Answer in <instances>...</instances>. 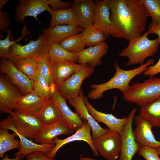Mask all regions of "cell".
Instances as JSON below:
<instances>
[{"mask_svg": "<svg viewBox=\"0 0 160 160\" xmlns=\"http://www.w3.org/2000/svg\"><path fill=\"white\" fill-rule=\"evenodd\" d=\"M70 104L75 108L77 113L83 120L87 121L92 132V135L94 140L105 133L108 129L102 128L89 112L85 104L83 92L81 90L77 97L68 100Z\"/></svg>", "mask_w": 160, "mask_h": 160, "instance_id": "16", "label": "cell"}, {"mask_svg": "<svg viewBox=\"0 0 160 160\" xmlns=\"http://www.w3.org/2000/svg\"><path fill=\"white\" fill-rule=\"evenodd\" d=\"M155 60L153 59L147 62L136 68L124 70L119 66L117 62L115 61L113 66L115 73L108 81L100 84H92V90L88 94V97L91 99L96 100L102 97L103 93L108 90L113 89L119 90L124 94L129 88V83L136 76L143 73L150 65L154 64Z\"/></svg>", "mask_w": 160, "mask_h": 160, "instance_id": "2", "label": "cell"}, {"mask_svg": "<svg viewBox=\"0 0 160 160\" xmlns=\"http://www.w3.org/2000/svg\"><path fill=\"white\" fill-rule=\"evenodd\" d=\"M73 132V130L60 119L53 124L44 125L40 134L34 140L39 144L55 143L53 139L57 136L70 135Z\"/></svg>", "mask_w": 160, "mask_h": 160, "instance_id": "20", "label": "cell"}, {"mask_svg": "<svg viewBox=\"0 0 160 160\" xmlns=\"http://www.w3.org/2000/svg\"><path fill=\"white\" fill-rule=\"evenodd\" d=\"M38 73L47 81L52 88L56 87L54 80V69L53 63L47 57L39 59L37 65Z\"/></svg>", "mask_w": 160, "mask_h": 160, "instance_id": "32", "label": "cell"}, {"mask_svg": "<svg viewBox=\"0 0 160 160\" xmlns=\"http://www.w3.org/2000/svg\"><path fill=\"white\" fill-rule=\"evenodd\" d=\"M137 109L133 108L129 114L127 121L121 136V148L119 160H132L140 145L135 141L133 134L132 122Z\"/></svg>", "mask_w": 160, "mask_h": 160, "instance_id": "10", "label": "cell"}, {"mask_svg": "<svg viewBox=\"0 0 160 160\" xmlns=\"http://www.w3.org/2000/svg\"><path fill=\"white\" fill-rule=\"evenodd\" d=\"M156 149L159 154L160 155V146L156 148Z\"/></svg>", "mask_w": 160, "mask_h": 160, "instance_id": "47", "label": "cell"}, {"mask_svg": "<svg viewBox=\"0 0 160 160\" xmlns=\"http://www.w3.org/2000/svg\"><path fill=\"white\" fill-rule=\"evenodd\" d=\"M149 34L154 33L158 36V41L160 44V24L155 25L149 27L147 31Z\"/></svg>", "mask_w": 160, "mask_h": 160, "instance_id": "43", "label": "cell"}, {"mask_svg": "<svg viewBox=\"0 0 160 160\" xmlns=\"http://www.w3.org/2000/svg\"><path fill=\"white\" fill-rule=\"evenodd\" d=\"M160 96V77H150L142 82L130 86L123 94L124 100L141 106Z\"/></svg>", "mask_w": 160, "mask_h": 160, "instance_id": "5", "label": "cell"}, {"mask_svg": "<svg viewBox=\"0 0 160 160\" xmlns=\"http://www.w3.org/2000/svg\"><path fill=\"white\" fill-rule=\"evenodd\" d=\"M134 119L136 127L133 134L136 142L140 146L156 148L160 146V141L155 139L152 130V127L149 122L139 114Z\"/></svg>", "mask_w": 160, "mask_h": 160, "instance_id": "15", "label": "cell"}, {"mask_svg": "<svg viewBox=\"0 0 160 160\" xmlns=\"http://www.w3.org/2000/svg\"><path fill=\"white\" fill-rule=\"evenodd\" d=\"M152 21L149 26L160 24V0H141Z\"/></svg>", "mask_w": 160, "mask_h": 160, "instance_id": "37", "label": "cell"}, {"mask_svg": "<svg viewBox=\"0 0 160 160\" xmlns=\"http://www.w3.org/2000/svg\"><path fill=\"white\" fill-rule=\"evenodd\" d=\"M56 88L51 87L46 80L37 72L33 81V88L41 97L47 99H51L52 93Z\"/></svg>", "mask_w": 160, "mask_h": 160, "instance_id": "35", "label": "cell"}, {"mask_svg": "<svg viewBox=\"0 0 160 160\" xmlns=\"http://www.w3.org/2000/svg\"><path fill=\"white\" fill-rule=\"evenodd\" d=\"M99 154L107 160H116L121 148L120 134L109 129L104 134L93 140Z\"/></svg>", "mask_w": 160, "mask_h": 160, "instance_id": "7", "label": "cell"}, {"mask_svg": "<svg viewBox=\"0 0 160 160\" xmlns=\"http://www.w3.org/2000/svg\"><path fill=\"white\" fill-rule=\"evenodd\" d=\"M7 129H0V157L2 158L7 152L16 148L19 149L21 144L20 140H17L15 137L17 136L15 132L9 133Z\"/></svg>", "mask_w": 160, "mask_h": 160, "instance_id": "29", "label": "cell"}, {"mask_svg": "<svg viewBox=\"0 0 160 160\" xmlns=\"http://www.w3.org/2000/svg\"><path fill=\"white\" fill-rule=\"evenodd\" d=\"M48 100L43 98L33 90L21 98L15 111L38 116Z\"/></svg>", "mask_w": 160, "mask_h": 160, "instance_id": "19", "label": "cell"}, {"mask_svg": "<svg viewBox=\"0 0 160 160\" xmlns=\"http://www.w3.org/2000/svg\"><path fill=\"white\" fill-rule=\"evenodd\" d=\"M1 122L0 129L16 132L30 139L35 140L40 135L44 125L36 116L13 111Z\"/></svg>", "mask_w": 160, "mask_h": 160, "instance_id": "3", "label": "cell"}, {"mask_svg": "<svg viewBox=\"0 0 160 160\" xmlns=\"http://www.w3.org/2000/svg\"><path fill=\"white\" fill-rule=\"evenodd\" d=\"M38 117L44 125L53 124L62 119L59 109L52 99L47 100L43 110Z\"/></svg>", "mask_w": 160, "mask_h": 160, "instance_id": "31", "label": "cell"}, {"mask_svg": "<svg viewBox=\"0 0 160 160\" xmlns=\"http://www.w3.org/2000/svg\"><path fill=\"white\" fill-rule=\"evenodd\" d=\"M9 16L8 13L0 10V30L3 32L11 33L9 28Z\"/></svg>", "mask_w": 160, "mask_h": 160, "instance_id": "40", "label": "cell"}, {"mask_svg": "<svg viewBox=\"0 0 160 160\" xmlns=\"http://www.w3.org/2000/svg\"><path fill=\"white\" fill-rule=\"evenodd\" d=\"M8 0H0V10L2 7L8 1Z\"/></svg>", "mask_w": 160, "mask_h": 160, "instance_id": "45", "label": "cell"}, {"mask_svg": "<svg viewBox=\"0 0 160 160\" xmlns=\"http://www.w3.org/2000/svg\"><path fill=\"white\" fill-rule=\"evenodd\" d=\"M80 64L79 69L65 80L57 89L66 100L73 99L79 95L83 81L91 75L94 71V68L88 63Z\"/></svg>", "mask_w": 160, "mask_h": 160, "instance_id": "9", "label": "cell"}, {"mask_svg": "<svg viewBox=\"0 0 160 160\" xmlns=\"http://www.w3.org/2000/svg\"><path fill=\"white\" fill-rule=\"evenodd\" d=\"M17 135L20 140L21 146L14 155H21L23 157L36 151H41L47 155L55 146V143L39 144L14 131Z\"/></svg>", "mask_w": 160, "mask_h": 160, "instance_id": "25", "label": "cell"}, {"mask_svg": "<svg viewBox=\"0 0 160 160\" xmlns=\"http://www.w3.org/2000/svg\"><path fill=\"white\" fill-rule=\"evenodd\" d=\"M80 160H96L95 159L91 157H86L82 156L79 157Z\"/></svg>", "mask_w": 160, "mask_h": 160, "instance_id": "46", "label": "cell"}, {"mask_svg": "<svg viewBox=\"0 0 160 160\" xmlns=\"http://www.w3.org/2000/svg\"><path fill=\"white\" fill-rule=\"evenodd\" d=\"M83 29L77 25H60L50 26L43 29L42 31L50 44L59 43L67 38L82 32Z\"/></svg>", "mask_w": 160, "mask_h": 160, "instance_id": "22", "label": "cell"}, {"mask_svg": "<svg viewBox=\"0 0 160 160\" xmlns=\"http://www.w3.org/2000/svg\"><path fill=\"white\" fill-rule=\"evenodd\" d=\"M81 33L86 46L89 47L103 43L106 38L103 31L94 24L83 29Z\"/></svg>", "mask_w": 160, "mask_h": 160, "instance_id": "30", "label": "cell"}, {"mask_svg": "<svg viewBox=\"0 0 160 160\" xmlns=\"http://www.w3.org/2000/svg\"><path fill=\"white\" fill-rule=\"evenodd\" d=\"M50 44L44 33L39 35L36 40H31L25 45L15 43L10 48L8 60L15 63L25 58L39 59L47 57Z\"/></svg>", "mask_w": 160, "mask_h": 160, "instance_id": "6", "label": "cell"}, {"mask_svg": "<svg viewBox=\"0 0 160 160\" xmlns=\"http://www.w3.org/2000/svg\"><path fill=\"white\" fill-rule=\"evenodd\" d=\"M108 44L105 42L98 45L89 47L76 53L78 61L80 64L88 63L94 68L102 63L101 58L107 53Z\"/></svg>", "mask_w": 160, "mask_h": 160, "instance_id": "21", "label": "cell"}, {"mask_svg": "<svg viewBox=\"0 0 160 160\" xmlns=\"http://www.w3.org/2000/svg\"><path fill=\"white\" fill-rule=\"evenodd\" d=\"M149 34L147 31L130 40L127 46L119 53V56L128 59L125 66L142 65L146 58L153 56L157 52L160 44L158 39H150L148 37Z\"/></svg>", "mask_w": 160, "mask_h": 160, "instance_id": "4", "label": "cell"}, {"mask_svg": "<svg viewBox=\"0 0 160 160\" xmlns=\"http://www.w3.org/2000/svg\"><path fill=\"white\" fill-rule=\"evenodd\" d=\"M0 72L6 74L23 95L33 90V82L18 69L14 63L8 60L1 58L0 62Z\"/></svg>", "mask_w": 160, "mask_h": 160, "instance_id": "11", "label": "cell"}, {"mask_svg": "<svg viewBox=\"0 0 160 160\" xmlns=\"http://www.w3.org/2000/svg\"><path fill=\"white\" fill-rule=\"evenodd\" d=\"M160 73V58L155 64L149 66L143 73L150 77H153L156 75Z\"/></svg>", "mask_w": 160, "mask_h": 160, "instance_id": "42", "label": "cell"}, {"mask_svg": "<svg viewBox=\"0 0 160 160\" xmlns=\"http://www.w3.org/2000/svg\"><path fill=\"white\" fill-rule=\"evenodd\" d=\"M46 3L51 6L53 11L64 9L70 8L72 3L70 2H65L60 0H44Z\"/></svg>", "mask_w": 160, "mask_h": 160, "instance_id": "39", "label": "cell"}, {"mask_svg": "<svg viewBox=\"0 0 160 160\" xmlns=\"http://www.w3.org/2000/svg\"><path fill=\"white\" fill-rule=\"evenodd\" d=\"M39 59L25 58L18 60L14 64L16 67L29 78L33 82L37 73V65Z\"/></svg>", "mask_w": 160, "mask_h": 160, "instance_id": "33", "label": "cell"}, {"mask_svg": "<svg viewBox=\"0 0 160 160\" xmlns=\"http://www.w3.org/2000/svg\"><path fill=\"white\" fill-rule=\"evenodd\" d=\"M139 114L148 121L152 127L160 128V96L140 106Z\"/></svg>", "mask_w": 160, "mask_h": 160, "instance_id": "26", "label": "cell"}, {"mask_svg": "<svg viewBox=\"0 0 160 160\" xmlns=\"http://www.w3.org/2000/svg\"><path fill=\"white\" fill-rule=\"evenodd\" d=\"M91 128L87 121L84 120L83 125L76 131L73 135L64 139L55 138L54 141L55 146L47 156L54 159L58 151L63 146L69 143L77 140H81L87 143L90 147L95 156H98L99 154L94 144L93 140L91 135Z\"/></svg>", "mask_w": 160, "mask_h": 160, "instance_id": "13", "label": "cell"}, {"mask_svg": "<svg viewBox=\"0 0 160 160\" xmlns=\"http://www.w3.org/2000/svg\"><path fill=\"white\" fill-rule=\"evenodd\" d=\"M23 95L7 75L0 74V113L10 114L15 111L19 101Z\"/></svg>", "mask_w": 160, "mask_h": 160, "instance_id": "8", "label": "cell"}, {"mask_svg": "<svg viewBox=\"0 0 160 160\" xmlns=\"http://www.w3.org/2000/svg\"><path fill=\"white\" fill-rule=\"evenodd\" d=\"M95 3L93 24L103 31L106 38L111 35L114 37L119 38L111 20L110 9L107 4L106 0H97Z\"/></svg>", "mask_w": 160, "mask_h": 160, "instance_id": "14", "label": "cell"}, {"mask_svg": "<svg viewBox=\"0 0 160 160\" xmlns=\"http://www.w3.org/2000/svg\"><path fill=\"white\" fill-rule=\"evenodd\" d=\"M53 63L54 83L57 89L65 80L76 72L81 67L80 64L69 60H63Z\"/></svg>", "mask_w": 160, "mask_h": 160, "instance_id": "24", "label": "cell"}, {"mask_svg": "<svg viewBox=\"0 0 160 160\" xmlns=\"http://www.w3.org/2000/svg\"><path fill=\"white\" fill-rule=\"evenodd\" d=\"M106 3L119 38L129 41L146 30L149 16L141 0H106Z\"/></svg>", "mask_w": 160, "mask_h": 160, "instance_id": "1", "label": "cell"}, {"mask_svg": "<svg viewBox=\"0 0 160 160\" xmlns=\"http://www.w3.org/2000/svg\"><path fill=\"white\" fill-rule=\"evenodd\" d=\"M52 99L57 106L62 119L70 128L76 131L82 127L84 121L77 113L71 110L67 104L66 100L60 95L57 88L52 93Z\"/></svg>", "mask_w": 160, "mask_h": 160, "instance_id": "17", "label": "cell"}, {"mask_svg": "<svg viewBox=\"0 0 160 160\" xmlns=\"http://www.w3.org/2000/svg\"><path fill=\"white\" fill-rule=\"evenodd\" d=\"M50 26L60 25L79 26L76 15L73 7L55 11L52 10Z\"/></svg>", "mask_w": 160, "mask_h": 160, "instance_id": "27", "label": "cell"}, {"mask_svg": "<svg viewBox=\"0 0 160 160\" xmlns=\"http://www.w3.org/2000/svg\"><path fill=\"white\" fill-rule=\"evenodd\" d=\"M47 57L53 63L63 60L75 62L78 61L76 53L68 51L58 43H53L50 44Z\"/></svg>", "mask_w": 160, "mask_h": 160, "instance_id": "28", "label": "cell"}, {"mask_svg": "<svg viewBox=\"0 0 160 160\" xmlns=\"http://www.w3.org/2000/svg\"><path fill=\"white\" fill-rule=\"evenodd\" d=\"M79 26L83 29L93 24L95 3L92 0H75L73 7Z\"/></svg>", "mask_w": 160, "mask_h": 160, "instance_id": "23", "label": "cell"}, {"mask_svg": "<svg viewBox=\"0 0 160 160\" xmlns=\"http://www.w3.org/2000/svg\"><path fill=\"white\" fill-rule=\"evenodd\" d=\"M26 160H56L48 157L44 153L40 151L31 153L26 156Z\"/></svg>", "mask_w": 160, "mask_h": 160, "instance_id": "41", "label": "cell"}, {"mask_svg": "<svg viewBox=\"0 0 160 160\" xmlns=\"http://www.w3.org/2000/svg\"><path fill=\"white\" fill-rule=\"evenodd\" d=\"M84 100L89 112L96 121L104 124L110 129L120 135L122 134L127 121L128 116L119 119L112 114L99 111L90 104L86 96H84Z\"/></svg>", "mask_w": 160, "mask_h": 160, "instance_id": "18", "label": "cell"}, {"mask_svg": "<svg viewBox=\"0 0 160 160\" xmlns=\"http://www.w3.org/2000/svg\"><path fill=\"white\" fill-rule=\"evenodd\" d=\"M13 158H10L8 154H5L1 160H22L23 158L21 155H18L15 156Z\"/></svg>", "mask_w": 160, "mask_h": 160, "instance_id": "44", "label": "cell"}, {"mask_svg": "<svg viewBox=\"0 0 160 160\" xmlns=\"http://www.w3.org/2000/svg\"><path fill=\"white\" fill-rule=\"evenodd\" d=\"M138 152L139 155L145 160H160L159 155L156 148L140 146Z\"/></svg>", "mask_w": 160, "mask_h": 160, "instance_id": "38", "label": "cell"}, {"mask_svg": "<svg viewBox=\"0 0 160 160\" xmlns=\"http://www.w3.org/2000/svg\"><path fill=\"white\" fill-rule=\"evenodd\" d=\"M15 18L18 23L25 22V18L28 16L33 17L39 23L37 16L42 12L48 11L51 14L52 10L44 0H22L16 7Z\"/></svg>", "mask_w": 160, "mask_h": 160, "instance_id": "12", "label": "cell"}, {"mask_svg": "<svg viewBox=\"0 0 160 160\" xmlns=\"http://www.w3.org/2000/svg\"><path fill=\"white\" fill-rule=\"evenodd\" d=\"M27 23H26L22 30L21 35L16 41H10V37L11 35L8 33L7 37L4 39L0 40V57L1 58L8 59L11 47L15 44L22 40L24 37L30 33V32L27 28Z\"/></svg>", "mask_w": 160, "mask_h": 160, "instance_id": "36", "label": "cell"}, {"mask_svg": "<svg viewBox=\"0 0 160 160\" xmlns=\"http://www.w3.org/2000/svg\"><path fill=\"white\" fill-rule=\"evenodd\" d=\"M59 44L65 49L74 53L81 51L86 46L81 33L70 36Z\"/></svg>", "mask_w": 160, "mask_h": 160, "instance_id": "34", "label": "cell"}]
</instances>
